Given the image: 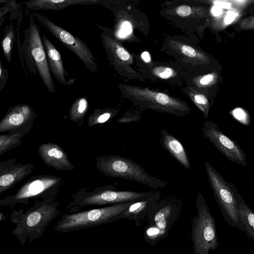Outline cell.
<instances>
[{"label":"cell","mask_w":254,"mask_h":254,"mask_svg":"<svg viewBox=\"0 0 254 254\" xmlns=\"http://www.w3.org/2000/svg\"><path fill=\"white\" fill-rule=\"evenodd\" d=\"M55 197H49L35 202L26 210H13L10 220L15 225L12 231L23 246L39 238L49 224L60 213Z\"/></svg>","instance_id":"6da1fadb"},{"label":"cell","mask_w":254,"mask_h":254,"mask_svg":"<svg viewBox=\"0 0 254 254\" xmlns=\"http://www.w3.org/2000/svg\"><path fill=\"white\" fill-rule=\"evenodd\" d=\"M28 26L24 31L22 52L24 63L30 72L34 75L38 72L44 84L51 93L56 91L44 48L39 28L30 15Z\"/></svg>","instance_id":"7a4b0ae2"},{"label":"cell","mask_w":254,"mask_h":254,"mask_svg":"<svg viewBox=\"0 0 254 254\" xmlns=\"http://www.w3.org/2000/svg\"><path fill=\"white\" fill-rule=\"evenodd\" d=\"M133 202L121 203L83 211L64 213L55 226L54 230L58 233H67L117 221L121 219L123 212Z\"/></svg>","instance_id":"3957f363"},{"label":"cell","mask_w":254,"mask_h":254,"mask_svg":"<svg viewBox=\"0 0 254 254\" xmlns=\"http://www.w3.org/2000/svg\"><path fill=\"white\" fill-rule=\"evenodd\" d=\"M96 168L105 176L135 181L154 190L162 189L168 183L149 175L139 164L131 159L117 155L98 156Z\"/></svg>","instance_id":"277c9868"},{"label":"cell","mask_w":254,"mask_h":254,"mask_svg":"<svg viewBox=\"0 0 254 254\" xmlns=\"http://www.w3.org/2000/svg\"><path fill=\"white\" fill-rule=\"evenodd\" d=\"M196 205L191 233L193 254H208L219 248L215 219L201 192L196 196Z\"/></svg>","instance_id":"5b68a950"},{"label":"cell","mask_w":254,"mask_h":254,"mask_svg":"<svg viewBox=\"0 0 254 254\" xmlns=\"http://www.w3.org/2000/svg\"><path fill=\"white\" fill-rule=\"evenodd\" d=\"M118 183L96 188L90 191L79 190L68 208L71 211L88 206L113 205L142 200L153 193L154 191L137 192L121 190L117 188Z\"/></svg>","instance_id":"8992f818"},{"label":"cell","mask_w":254,"mask_h":254,"mask_svg":"<svg viewBox=\"0 0 254 254\" xmlns=\"http://www.w3.org/2000/svg\"><path fill=\"white\" fill-rule=\"evenodd\" d=\"M204 167L208 182L223 218L229 225L245 232L246 229L241 221L237 202L230 182L225 180L208 161L204 163Z\"/></svg>","instance_id":"52a82bcc"},{"label":"cell","mask_w":254,"mask_h":254,"mask_svg":"<svg viewBox=\"0 0 254 254\" xmlns=\"http://www.w3.org/2000/svg\"><path fill=\"white\" fill-rule=\"evenodd\" d=\"M64 180L53 175L32 176L14 194L0 199V205L12 206L18 203L27 204L31 199L55 197Z\"/></svg>","instance_id":"ba28073f"},{"label":"cell","mask_w":254,"mask_h":254,"mask_svg":"<svg viewBox=\"0 0 254 254\" xmlns=\"http://www.w3.org/2000/svg\"><path fill=\"white\" fill-rule=\"evenodd\" d=\"M35 16L38 21L63 45L74 53L91 72L94 73L96 71L97 60L83 41L54 23L48 17L38 13Z\"/></svg>","instance_id":"9c48e42d"},{"label":"cell","mask_w":254,"mask_h":254,"mask_svg":"<svg viewBox=\"0 0 254 254\" xmlns=\"http://www.w3.org/2000/svg\"><path fill=\"white\" fill-rule=\"evenodd\" d=\"M203 136L229 161L243 167L247 165L246 153L234 140L225 135L218 125L212 121L204 123L202 127Z\"/></svg>","instance_id":"30bf717a"},{"label":"cell","mask_w":254,"mask_h":254,"mask_svg":"<svg viewBox=\"0 0 254 254\" xmlns=\"http://www.w3.org/2000/svg\"><path fill=\"white\" fill-rule=\"evenodd\" d=\"M37 114L29 105L20 104L10 108L0 122V132L25 135L31 129Z\"/></svg>","instance_id":"8fae6325"},{"label":"cell","mask_w":254,"mask_h":254,"mask_svg":"<svg viewBox=\"0 0 254 254\" xmlns=\"http://www.w3.org/2000/svg\"><path fill=\"white\" fill-rule=\"evenodd\" d=\"M181 204V200L174 197L160 198L147 218L153 220L160 229L168 232L180 212Z\"/></svg>","instance_id":"7c38bea8"},{"label":"cell","mask_w":254,"mask_h":254,"mask_svg":"<svg viewBox=\"0 0 254 254\" xmlns=\"http://www.w3.org/2000/svg\"><path fill=\"white\" fill-rule=\"evenodd\" d=\"M17 158L0 162V193L13 187L30 174L34 169L32 164L16 163Z\"/></svg>","instance_id":"4fadbf2b"},{"label":"cell","mask_w":254,"mask_h":254,"mask_svg":"<svg viewBox=\"0 0 254 254\" xmlns=\"http://www.w3.org/2000/svg\"><path fill=\"white\" fill-rule=\"evenodd\" d=\"M38 152L40 158L48 166L62 171L75 169L65 152L56 143L48 142L41 144L39 146Z\"/></svg>","instance_id":"5bb4252c"},{"label":"cell","mask_w":254,"mask_h":254,"mask_svg":"<svg viewBox=\"0 0 254 254\" xmlns=\"http://www.w3.org/2000/svg\"><path fill=\"white\" fill-rule=\"evenodd\" d=\"M42 38L51 73L60 83L65 86L72 85L75 78L66 79V76L69 74L64 69L60 53L44 33Z\"/></svg>","instance_id":"9a60e30c"},{"label":"cell","mask_w":254,"mask_h":254,"mask_svg":"<svg viewBox=\"0 0 254 254\" xmlns=\"http://www.w3.org/2000/svg\"><path fill=\"white\" fill-rule=\"evenodd\" d=\"M161 192L157 190L144 199L134 202L121 215V219L134 220L136 225L145 220L155 204L161 198Z\"/></svg>","instance_id":"2e32d148"},{"label":"cell","mask_w":254,"mask_h":254,"mask_svg":"<svg viewBox=\"0 0 254 254\" xmlns=\"http://www.w3.org/2000/svg\"><path fill=\"white\" fill-rule=\"evenodd\" d=\"M159 137L163 148L185 168L190 170V159L182 143L164 128L159 131Z\"/></svg>","instance_id":"e0dca14e"},{"label":"cell","mask_w":254,"mask_h":254,"mask_svg":"<svg viewBox=\"0 0 254 254\" xmlns=\"http://www.w3.org/2000/svg\"><path fill=\"white\" fill-rule=\"evenodd\" d=\"M98 2V0H34L24 3L30 9L58 11L71 5L93 4Z\"/></svg>","instance_id":"ac0fdd59"},{"label":"cell","mask_w":254,"mask_h":254,"mask_svg":"<svg viewBox=\"0 0 254 254\" xmlns=\"http://www.w3.org/2000/svg\"><path fill=\"white\" fill-rule=\"evenodd\" d=\"M237 202L239 216L247 236L254 241V211L246 204L234 185L230 182Z\"/></svg>","instance_id":"d6986e66"},{"label":"cell","mask_w":254,"mask_h":254,"mask_svg":"<svg viewBox=\"0 0 254 254\" xmlns=\"http://www.w3.org/2000/svg\"><path fill=\"white\" fill-rule=\"evenodd\" d=\"M89 103L86 96L77 98L72 103L69 112L70 120L78 122L81 120L88 111Z\"/></svg>","instance_id":"ffe728a7"},{"label":"cell","mask_w":254,"mask_h":254,"mask_svg":"<svg viewBox=\"0 0 254 254\" xmlns=\"http://www.w3.org/2000/svg\"><path fill=\"white\" fill-rule=\"evenodd\" d=\"M14 27L13 23L6 26L1 40L3 54L7 62H11L14 41L15 40Z\"/></svg>","instance_id":"44dd1931"},{"label":"cell","mask_w":254,"mask_h":254,"mask_svg":"<svg viewBox=\"0 0 254 254\" xmlns=\"http://www.w3.org/2000/svg\"><path fill=\"white\" fill-rule=\"evenodd\" d=\"M24 134L9 133L0 135V156L19 145Z\"/></svg>","instance_id":"7402d4cb"},{"label":"cell","mask_w":254,"mask_h":254,"mask_svg":"<svg viewBox=\"0 0 254 254\" xmlns=\"http://www.w3.org/2000/svg\"><path fill=\"white\" fill-rule=\"evenodd\" d=\"M116 112L110 109H94L88 119V126L92 127L110 121Z\"/></svg>","instance_id":"603a6c76"},{"label":"cell","mask_w":254,"mask_h":254,"mask_svg":"<svg viewBox=\"0 0 254 254\" xmlns=\"http://www.w3.org/2000/svg\"><path fill=\"white\" fill-rule=\"evenodd\" d=\"M168 234V232L160 229L155 225H151L144 230V238L147 243L153 245L165 238Z\"/></svg>","instance_id":"cb8c5ba5"},{"label":"cell","mask_w":254,"mask_h":254,"mask_svg":"<svg viewBox=\"0 0 254 254\" xmlns=\"http://www.w3.org/2000/svg\"><path fill=\"white\" fill-rule=\"evenodd\" d=\"M237 121L245 126L250 125L251 120L250 116L246 111L241 108H236L233 110L231 113Z\"/></svg>","instance_id":"d4e9b609"},{"label":"cell","mask_w":254,"mask_h":254,"mask_svg":"<svg viewBox=\"0 0 254 254\" xmlns=\"http://www.w3.org/2000/svg\"><path fill=\"white\" fill-rule=\"evenodd\" d=\"M218 77L217 72H213L202 76L199 79V83L203 86H211L217 82Z\"/></svg>","instance_id":"484cf974"},{"label":"cell","mask_w":254,"mask_h":254,"mask_svg":"<svg viewBox=\"0 0 254 254\" xmlns=\"http://www.w3.org/2000/svg\"><path fill=\"white\" fill-rule=\"evenodd\" d=\"M238 25L239 28L243 30H254V16L242 19Z\"/></svg>","instance_id":"4316f807"},{"label":"cell","mask_w":254,"mask_h":254,"mask_svg":"<svg viewBox=\"0 0 254 254\" xmlns=\"http://www.w3.org/2000/svg\"><path fill=\"white\" fill-rule=\"evenodd\" d=\"M8 79V71L7 68L4 67L0 60V90L2 91Z\"/></svg>","instance_id":"83f0119b"},{"label":"cell","mask_w":254,"mask_h":254,"mask_svg":"<svg viewBox=\"0 0 254 254\" xmlns=\"http://www.w3.org/2000/svg\"><path fill=\"white\" fill-rule=\"evenodd\" d=\"M132 26L128 21H125L122 25V29L118 32V36L121 38H125L130 34L132 32Z\"/></svg>","instance_id":"f1b7e54d"},{"label":"cell","mask_w":254,"mask_h":254,"mask_svg":"<svg viewBox=\"0 0 254 254\" xmlns=\"http://www.w3.org/2000/svg\"><path fill=\"white\" fill-rule=\"evenodd\" d=\"M177 13L181 16L186 17L189 16L191 13L190 7L186 5L179 6L176 10Z\"/></svg>","instance_id":"f546056e"},{"label":"cell","mask_w":254,"mask_h":254,"mask_svg":"<svg viewBox=\"0 0 254 254\" xmlns=\"http://www.w3.org/2000/svg\"><path fill=\"white\" fill-rule=\"evenodd\" d=\"M116 54L117 56L123 61H127L130 58L129 54L121 47L117 46Z\"/></svg>","instance_id":"4dcf8cb0"},{"label":"cell","mask_w":254,"mask_h":254,"mask_svg":"<svg viewBox=\"0 0 254 254\" xmlns=\"http://www.w3.org/2000/svg\"><path fill=\"white\" fill-rule=\"evenodd\" d=\"M173 72V70L169 67L161 68L157 70L158 76L163 79L168 78L171 76Z\"/></svg>","instance_id":"1f68e13d"},{"label":"cell","mask_w":254,"mask_h":254,"mask_svg":"<svg viewBox=\"0 0 254 254\" xmlns=\"http://www.w3.org/2000/svg\"><path fill=\"white\" fill-rule=\"evenodd\" d=\"M182 52L186 56L193 58L197 56V53L195 50L189 46L184 45L181 48Z\"/></svg>","instance_id":"d6a6232c"},{"label":"cell","mask_w":254,"mask_h":254,"mask_svg":"<svg viewBox=\"0 0 254 254\" xmlns=\"http://www.w3.org/2000/svg\"><path fill=\"white\" fill-rule=\"evenodd\" d=\"M141 56L143 61L146 63H148L151 60L150 55L149 53L146 51L143 52Z\"/></svg>","instance_id":"836d02e7"},{"label":"cell","mask_w":254,"mask_h":254,"mask_svg":"<svg viewBox=\"0 0 254 254\" xmlns=\"http://www.w3.org/2000/svg\"><path fill=\"white\" fill-rule=\"evenodd\" d=\"M221 9L219 7L214 6L212 9V12L214 15H218L221 13Z\"/></svg>","instance_id":"e575fe53"},{"label":"cell","mask_w":254,"mask_h":254,"mask_svg":"<svg viewBox=\"0 0 254 254\" xmlns=\"http://www.w3.org/2000/svg\"><path fill=\"white\" fill-rule=\"evenodd\" d=\"M6 217L5 216L4 214L2 212H1L0 213V222H2V221H6Z\"/></svg>","instance_id":"d590c367"},{"label":"cell","mask_w":254,"mask_h":254,"mask_svg":"<svg viewBox=\"0 0 254 254\" xmlns=\"http://www.w3.org/2000/svg\"><path fill=\"white\" fill-rule=\"evenodd\" d=\"M130 9V7H128V9Z\"/></svg>","instance_id":"8d00e7d4"}]
</instances>
